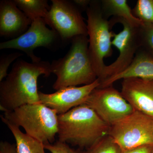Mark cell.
Returning <instances> with one entry per match:
<instances>
[{
  "label": "cell",
  "mask_w": 153,
  "mask_h": 153,
  "mask_svg": "<svg viewBox=\"0 0 153 153\" xmlns=\"http://www.w3.org/2000/svg\"><path fill=\"white\" fill-rule=\"evenodd\" d=\"M102 12L106 19L113 16L124 19L134 27H140L143 23L135 17L126 0H102Z\"/></svg>",
  "instance_id": "cell-15"
},
{
  "label": "cell",
  "mask_w": 153,
  "mask_h": 153,
  "mask_svg": "<svg viewBox=\"0 0 153 153\" xmlns=\"http://www.w3.org/2000/svg\"><path fill=\"white\" fill-rule=\"evenodd\" d=\"M45 149L51 153H82L72 149L65 143L57 141L53 143L44 145Z\"/></svg>",
  "instance_id": "cell-22"
},
{
  "label": "cell",
  "mask_w": 153,
  "mask_h": 153,
  "mask_svg": "<svg viewBox=\"0 0 153 153\" xmlns=\"http://www.w3.org/2000/svg\"><path fill=\"white\" fill-rule=\"evenodd\" d=\"M73 2L80 10L86 11L91 2L90 0H74Z\"/></svg>",
  "instance_id": "cell-25"
},
{
  "label": "cell",
  "mask_w": 153,
  "mask_h": 153,
  "mask_svg": "<svg viewBox=\"0 0 153 153\" xmlns=\"http://www.w3.org/2000/svg\"><path fill=\"white\" fill-rule=\"evenodd\" d=\"M24 54L20 52H14L7 55H2L0 58V82L7 76L9 66L14 61Z\"/></svg>",
  "instance_id": "cell-21"
},
{
  "label": "cell",
  "mask_w": 153,
  "mask_h": 153,
  "mask_svg": "<svg viewBox=\"0 0 153 153\" xmlns=\"http://www.w3.org/2000/svg\"><path fill=\"white\" fill-rule=\"evenodd\" d=\"M113 19L109 22L111 26L120 23L123 27L119 33H114L112 41V45L117 48L119 54L113 63L105 66L100 82L124 71L131 64L140 47V27H134L121 18Z\"/></svg>",
  "instance_id": "cell-9"
},
{
  "label": "cell",
  "mask_w": 153,
  "mask_h": 153,
  "mask_svg": "<svg viewBox=\"0 0 153 153\" xmlns=\"http://www.w3.org/2000/svg\"><path fill=\"white\" fill-rule=\"evenodd\" d=\"M130 78L153 80V58L141 48L138 50L127 68L119 74L101 81L98 88L112 86L118 80Z\"/></svg>",
  "instance_id": "cell-14"
},
{
  "label": "cell",
  "mask_w": 153,
  "mask_h": 153,
  "mask_svg": "<svg viewBox=\"0 0 153 153\" xmlns=\"http://www.w3.org/2000/svg\"><path fill=\"white\" fill-rule=\"evenodd\" d=\"M152 153H153V149L152 152Z\"/></svg>",
  "instance_id": "cell-26"
},
{
  "label": "cell",
  "mask_w": 153,
  "mask_h": 153,
  "mask_svg": "<svg viewBox=\"0 0 153 153\" xmlns=\"http://www.w3.org/2000/svg\"><path fill=\"white\" fill-rule=\"evenodd\" d=\"M85 104L110 126L126 118L135 111L121 93L112 86L95 88Z\"/></svg>",
  "instance_id": "cell-10"
},
{
  "label": "cell",
  "mask_w": 153,
  "mask_h": 153,
  "mask_svg": "<svg viewBox=\"0 0 153 153\" xmlns=\"http://www.w3.org/2000/svg\"><path fill=\"white\" fill-rule=\"evenodd\" d=\"M122 149L109 135L97 141L85 153H121Z\"/></svg>",
  "instance_id": "cell-19"
},
{
  "label": "cell",
  "mask_w": 153,
  "mask_h": 153,
  "mask_svg": "<svg viewBox=\"0 0 153 153\" xmlns=\"http://www.w3.org/2000/svg\"><path fill=\"white\" fill-rule=\"evenodd\" d=\"M51 70L57 76L52 86L56 91L94 82L98 78L89 57L88 36H79L73 38L66 55L52 61Z\"/></svg>",
  "instance_id": "cell-3"
},
{
  "label": "cell",
  "mask_w": 153,
  "mask_h": 153,
  "mask_svg": "<svg viewBox=\"0 0 153 153\" xmlns=\"http://www.w3.org/2000/svg\"><path fill=\"white\" fill-rule=\"evenodd\" d=\"M28 18L12 0L0 1V36L12 39L25 33L32 24Z\"/></svg>",
  "instance_id": "cell-13"
},
{
  "label": "cell",
  "mask_w": 153,
  "mask_h": 153,
  "mask_svg": "<svg viewBox=\"0 0 153 153\" xmlns=\"http://www.w3.org/2000/svg\"><path fill=\"white\" fill-rule=\"evenodd\" d=\"M52 5L44 19L47 25L55 30L63 42L74 37L88 36L87 24L81 12L73 1L52 0Z\"/></svg>",
  "instance_id": "cell-7"
},
{
  "label": "cell",
  "mask_w": 153,
  "mask_h": 153,
  "mask_svg": "<svg viewBox=\"0 0 153 153\" xmlns=\"http://www.w3.org/2000/svg\"><path fill=\"white\" fill-rule=\"evenodd\" d=\"M57 113L41 103L27 104L4 112L5 119L44 145L53 143L58 132Z\"/></svg>",
  "instance_id": "cell-4"
},
{
  "label": "cell",
  "mask_w": 153,
  "mask_h": 153,
  "mask_svg": "<svg viewBox=\"0 0 153 153\" xmlns=\"http://www.w3.org/2000/svg\"><path fill=\"white\" fill-rule=\"evenodd\" d=\"M2 121L7 126L15 138L17 153H45L44 143L23 132L1 116Z\"/></svg>",
  "instance_id": "cell-16"
},
{
  "label": "cell",
  "mask_w": 153,
  "mask_h": 153,
  "mask_svg": "<svg viewBox=\"0 0 153 153\" xmlns=\"http://www.w3.org/2000/svg\"><path fill=\"white\" fill-rule=\"evenodd\" d=\"M100 85V80H96L88 85L69 86L51 94L39 91L40 103L54 109L57 114H63L74 107L85 104L91 93Z\"/></svg>",
  "instance_id": "cell-11"
},
{
  "label": "cell",
  "mask_w": 153,
  "mask_h": 153,
  "mask_svg": "<svg viewBox=\"0 0 153 153\" xmlns=\"http://www.w3.org/2000/svg\"><path fill=\"white\" fill-rule=\"evenodd\" d=\"M108 135L122 150L153 146V118L135 110L126 118L111 126Z\"/></svg>",
  "instance_id": "cell-6"
},
{
  "label": "cell",
  "mask_w": 153,
  "mask_h": 153,
  "mask_svg": "<svg viewBox=\"0 0 153 153\" xmlns=\"http://www.w3.org/2000/svg\"><path fill=\"white\" fill-rule=\"evenodd\" d=\"M132 11L144 24L153 25V0H138Z\"/></svg>",
  "instance_id": "cell-18"
},
{
  "label": "cell",
  "mask_w": 153,
  "mask_h": 153,
  "mask_svg": "<svg viewBox=\"0 0 153 153\" xmlns=\"http://www.w3.org/2000/svg\"><path fill=\"white\" fill-rule=\"evenodd\" d=\"M0 153H17L16 145L7 141L0 143Z\"/></svg>",
  "instance_id": "cell-24"
},
{
  "label": "cell",
  "mask_w": 153,
  "mask_h": 153,
  "mask_svg": "<svg viewBox=\"0 0 153 153\" xmlns=\"http://www.w3.org/2000/svg\"><path fill=\"white\" fill-rule=\"evenodd\" d=\"M110 128L85 104L58 115V141L87 149L108 135Z\"/></svg>",
  "instance_id": "cell-2"
},
{
  "label": "cell",
  "mask_w": 153,
  "mask_h": 153,
  "mask_svg": "<svg viewBox=\"0 0 153 153\" xmlns=\"http://www.w3.org/2000/svg\"><path fill=\"white\" fill-rule=\"evenodd\" d=\"M63 42L59 34L47 27L44 19L41 18L32 22L30 27L25 33L18 38L1 42L0 49H15L27 54L32 62L41 60L34 53V49L43 47L49 49H56Z\"/></svg>",
  "instance_id": "cell-8"
},
{
  "label": "cell",
  "mask_w": 153,
  "mask_h": 153,
  "mask_svg": "<svg viewBox=\"0 0 153 153\" xmlns=\"http://www.w3.org/2000/svg\"><path fill=\"white\" fill-rule=\"evenodd\" d=\"M52 73L51 64L41 60L29 63L17 60L7 76L0 82V109L4 112L27 104L40 103L38 79Z\"/></svg>",
  "instance_id": "cell-1"
},
{
  "label": "cell",
  "mask_w": 153,
  "mask_h": 153,
  "mask_svg": "<svg viewBox=\"0 0 153 153\" xmlns=\"http://www.w3.org/2000/svg\"><path fill=\"white\" fill-rule=\"evenodd\" d=\"M14 2L32 22L44 18L47 16L50 7L47 0H14Z\"/></svg>",
  "instance_id": "cell-17"
},
{
  "label": "cell",
  "mask_w": 153,
  "mask_h": 153,
  "mask_svg": "<svg viewBox=\"0 0 153 153\" xmlns=\"http://www.w3.org/2000/svg\"><path fill=\"white\" fill-rule=\"evenodd\" d=\"M153 146H145L129 149L122 150L121 153H152Z\"/></svg>",
  "instance_id": "cell-23"
},
{
  "label": "cell",
  "mask_w": 153,
  "mask_h": 153,
  "mask_svg": "<svg viewBox=\"0 0 153 153\" xmlns=\"http://www.w3.org/2000/svg\"><path fill=\"white\" fill-rule=\"evenodd\" d=\"M140 47L153 58V25L144 24L139 27Z\"/></svg>",
  "instance_id": "cell-20"
},
{
  "label": "cell",
  "mask_w": 153,
  "mask_h": 153,
  "mask_svg": "<svg viewBox=\"0 0 153 153\" xmlns=\"http://www.w3.org/2000/svg\"><path fill=\"white\" fill-rule=\"evenodd\" d=\"M121 93L134 110L153 118V80L123 79Z\"/></svg>",
  "instance_id": "cell-12"
},
{
  "label": "cell",
  "mask_w": 153,
  "mask_h": 153,
  "mask_svg": "<svg viewBox=\"0 0 153 153\" xmlns=\"http://www.w3.org/2000/svg\"><path fill=\"white\" fill-rule=\"evenodd\" d=\"M86 13L89 57L97 78L100 79L106 66L104 59L112 55L114 33L111 31L110 23L102 14L100 1H91Z\"/></svg>",
  "instance_id": "cell-5"
}]
</instances>
